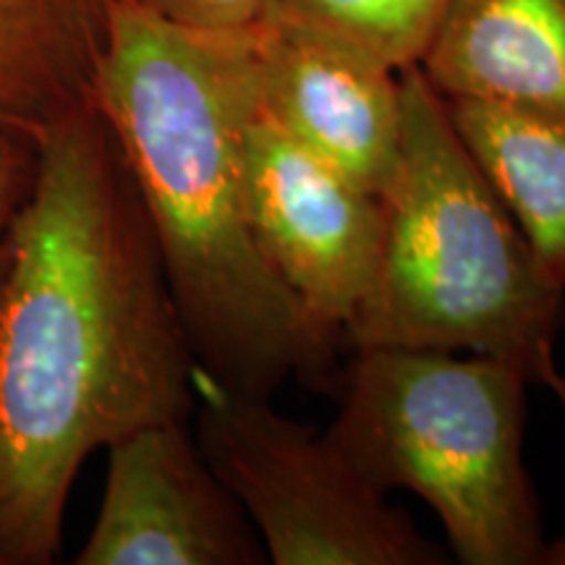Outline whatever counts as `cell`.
<instances>
[{"mask_svg": "<svg viewBox=\"0 0 565 565\" xmlns=\"http://www.w3.org/2000/svg\"><path fill=\"white\" fill-rule=\"evenodd\" d=\"M196 385L137 183L84 110L34 145L0 249V565L53 563L82 463L189 422Z\"/></svg>", "mask_w": 565, "mask_h": 565, "instance_id": "1", "label": "cell"}, {"mask_svg": "<svg viewBox=\"0 0 565 565\" xmlns=\"http://www.w3.org/2000/svg\"><path fill=\"white\" fill-rule=\"evenodd\" d=\"M254 38L113 0L97 110L137 183L200 374L273 401L286 380H320L341 338L309 317L254 238L242 158Z\"/></svg>", "mask_w": 565, "mask_h": 565, "instance_id": "2", "label": "cell"}, {"mask_svg": "<svg viewBox=\"0 0 565 565\" xmlns=\"http://www.w3.org/2000/svg\"><path fill=\"white\" fill-rule=\"evenodd\" d=\"M401 97L404 154L345 343L482 353L542 385L555 366L565 286L536 259L419 66L401 71Z\"/></svg>", "mask_w": 565, "mask_h": 565, "instance_id": "3", "label": "cell"}, {"mask_svg": "<svg viewBox=\"0 0 565 565\" xmlns=\"http://www.w3.org/2000/svg\"><path fill=\"white\" fill-rule=\"evenodd\" d=\"M529 383L519 364L482 353L356 349L324 437L377 490L419 494L461 563L542 565L524 466Z\"/></svg>", "mask_w": 565, "mask_h": 565, "instance_id": "4", "label": "cell"}, {"mask_svg": "<svg viewBox=\"0 0 565 565\" xmlns=\"http://www.w3.org/2000/svg\"><path fill=\"white\" fill-rule=\"evenodd\" d=\"M196 443L249 515L275 565H443L385 492L359 475L315 427L270 401L196 385Z\"/></svg>", "mask_w": 565, "mask_h": 565, "instance_id": "5", "label": "cell"}, {"mask_svg": "<svg viewBox=\"0 0 565 565\" xmlns=\"http://www.w3.org/2000/svg\"><path fill=\"white\" fill-rule=\"evenodd\" d=\"M242 158L259 249L309 317L345 341L377 263L383 196L288 137L259 100L246 118Z\"/></svg>", "mask_w": 565, "mask_h": 565, "instance_id": "6", "label": "cell"}, {"mask_svg": "<svg viewBox=\"0 0 565 565\" xmlns=\"http://www.w3.org/2000/svg\"><path fill=\"white\" fill-rule=\"evenodd\" d=\"M74 563L257 565L265 547L186 422H160L108 448L100 511Z\"/></svg>", "mask_w": 565, "mask_h": 565, "instance_id": "7", "label": "cell"}, {"mask_svg": "<svg viewBox=\"0 0 565 565\" xmlns=\"http://www.w3.org/2000/svg\"><path fill=\"white\" fill-rule=\"evenodd\" d=\"M257 100L288 137L385 196L404 154L401 71L286 19L257 26Z\"/></svg>", "mask_w": 565, "mask_h": 565, "instance_id": "8", "label": "cell"}, {"mask_svg": "<svg viewBox=\"0 0 565 565\" xmlns=\"http://www.w3.org/2000/svg\"><path fill=\"white\" fill-rule=\"evenodd\" d=\"M416 66L443 100L565 116V0H450Z\"/></svg>", "mask_w": 565, "mask_h": 565, "instance_id": "9", "label": "cell"}, {"mask_svg": "<svg viewBox=\"0 0 565 565\" xmlns=\"http://www.w3.org/2000/svg\"><path fill=\"white\" fill-rule=\"evenodd\" d=\"M113 0H0V131L38 145L97 108Z\"/></svg>", "mask_w": 565, "mask_h": 565, "instance_id": "10", "label": "cell"}, {"mask_svg": "<svg viewBox=\"0 0 565 565\" xmlns=\"http://www.w3.org/2000/svg\"><path fill=\"white\" fill-rule=\"evenodd\" d=\"M445 105L536 259L565 286V116L471 100Z\"/></svg>", "mask_w": 565, "mask_h": 565, "instance_id": "11", "label": "cell"}, {"mask_svg": "<svg viewBox=\"0 0 565 565\" xmlns=\"http://www.w3.org/2000/svg\"><path fill=\"white\" fill-rule=\"evenodd\" d=\"M450 0H273L270 17L345 40L393 71L416 66Z\"/></svg>", "mask_w": 565, "mask_h": 565, "instance_id": "12", "label": "cell"}, {"mask_svg": "<svg viewBox=\"0 0 565 565\" xmlns=\"http://www.w3.org/2000/svg\"><path fill=\"white\" fill-rule=\"evenodd\" d=\"M134 9L204 32H252L270 17L273 0H121Z\"/></svg>", "mask_w": 565, "mask_h": 565, "instance_id": "13", "label": "cell"}, {"mask_svg": "<svg viewBox=\"0 0 565 565\" xmlns=\"http://www.w3.org/2000/svg\"><path fill=\"white\" fill-rule=\"evenodd\" d=\"M34 166V145L0 131V249L9 231L13 210L26 192Z\"/></svg>", "mask_w": 565, "mask_h": 565, "instance_id": "14", "label": "cell"}, {"mask_svg": "<svg viewBox=\"0 0 565 565\" xmlns=\"http://www.w3.org/2000/svg\"><path fill=\"white\" fill-rule=\"evenodd\" d=\"M542 385L550 387V391L557 395V401H561V406L565 412V374L557 372V366H553V370H547L545 380H542ZM542 565H565V536H561V540L545 547V557H542Z\"/></svg>", "mask_w": 565, "mask_h": 565, "instance_id": "15", "label": "cell"}]
</instances>
